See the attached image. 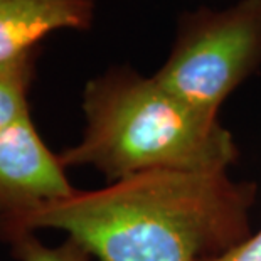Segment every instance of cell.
Here are the masks:
<instances>
[{
    "label": "cell",
    "mask_w": 261,
    "mask_h": 261,
    "mask_svg": "<svg viewBox=\"0 0 261 261\" xmlns=\"http://www.w3.org/2000/svg\"><path fill=\"white\" fill-rule=\"evenodd\" d=\"M0 241L9 246L17 261H90L91 256L80 243L71 238L56 244H44L36 232L24 229H0Z\"/></svg>",
    "instance_id": "cell-7"
},
{
    "label": "cell",
    "mask_w": 261,
    "mask_h": 261,
    "mask_svg": "<svg viewBox=\"0 0 261 261\" xmlns=\"http://www.w3.org/2000/svg\"><path fill=\"white\" fill-rule=\"evenodd\" d=\"M98 0H0V63L59 31H90Z\"/></svg>",
    "instance_id": "cell-5"
},
{
    "label": "cell",
    "mask_w": 261,
    "mask_h": 261,
    "mask_svg": "<svg viewBox=\"0 0 261 261\" xmlns=\"http://www.w3.org/2000/svg\"><path fill=\"white\" fill-rule=\"evenodd\" d=\"M205 261H261V229L227 251Z\"/></svg>",
    "instance_id": "cell-8"
},
{
    "label": "cell",
    "mask_w": 261,
    "mask_h": 261,
    "mask_svg": "<svg viewBox=\"0 0 261 261\" xmlns=\"http://www.w3.org/2000/svg\"><path fill=\"white\" fill-rule=\"evenodd\" d=\"M85 125L58 153L64 169L90 167L108 182L147 170L227 172L240 147L219 118L189 107L130 64H115L83 88Z\"/></svg>",
    "instance_id": "cell-2"
},
{
    "label": "cell",
    "mask_w": 261,
    "mask_h": 261,
    "mask_svg": "<svg viewBox=\"0 0 261 261\" xmlns=\"http://www.w3.org/2000/svg\"><path fill=\"white\" fill-rule=\"evenodd\" d=\"M259 69L261 0H236L223 9L182 12L153 76L189 107L219 118L226 99Z\"/></svg>",
    "instance_id": "cell-3"
},
{
    "label": "cell",
    "mask_w": 261,
    "mask_h": 261,
    "mask_svg": "<svg viewBox=\"0 0 261 261\" xmlns=\"http://www.w3.org/2000/svg\"><path fill=\"white\" fill-rule=\"evenodd\" d=\"M39 47L0 63V132L31 115L29 93Z\"/></svg>",
    "instance_id": "cell-6"
},
{
    "label": "cell",
    "mask_w": 261,
    "mask_h": 261,
    "mask_svg": "<svg viewBox=\"0 0 261 261\" xmlns=\"http://www.w3.org/2000/svg\"><path fill=\"white\" fill-rule=\"evenodd\" d=\"M256 192L227 172L147 170L0 218V229L63 231L98 261H205L253 234Z\"/></svg>",
    "instance_id": "cell-1"
},
{
    "label": "cell",
    "mask_w": 261,
    "mask_h": 261,
    "mask_svg": "<svg viewBox=\"0 0 261 261\" xmlns=\"http://www.w3.org/2000/svg\"><path fill=\"white\" fill-rule=\"evenodd\" d=\"M76 191L32 115L0 132V218L31 213Z\"/></svg>",
    "instance_id": "cell-4"
}]
</instances>
